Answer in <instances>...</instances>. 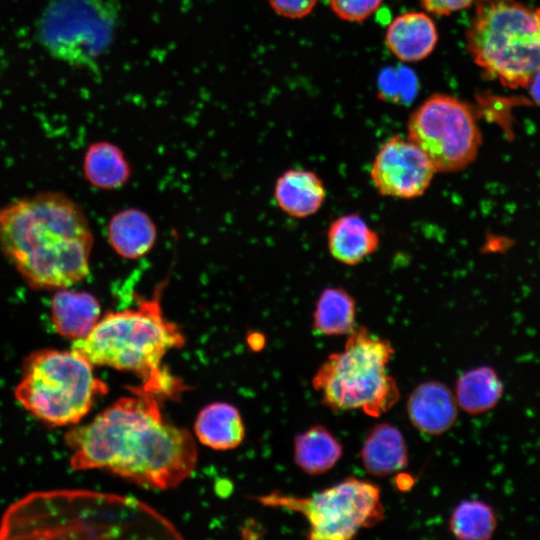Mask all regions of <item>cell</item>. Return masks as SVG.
<instances>
[{
    "instance_id": "obj_1",
    "label": "cell",
    "mask_w": 540,
    "mask_h": 540,
    "mask_svg": "<svg viewBox=\"0 0 540 540\" xmlns=\"http://www.w3.org/2000/svg\"><path fill=\"white\" fill-rule=\"evenodd\" d=\"M135 394L66 433L71 467L106 469L145 488H173L196 465L195 441L186 429L166 421L156 397Z\"/></svg>"
},
{
    "instance_id": "obj_2",
    "label": "cell",
    "mask_w": 540,
    "mask_h": 540,
    "mask_svg": "<svg viewBox=\"0 0 540 540\" xmlns=\"http://www.w3.org/2000/svg\"><path fill=\"white\" fill-rule=\"evenodd\" d=\"M93 234L81 207L58 191L0 209V249L36 290L70 288L90 273Z\"/></svg>"
},
{
    "instance_id": "obj_3",
    "label": "cell",
    "mask_w": 540,
    "mask_h": 540,
    "mask_svg": "<svg viewBox=\"0 0 540 540\" xmlns=\"http://www.w3.org/2000/svg\"><path fill=\"white\" fill-rule=\"evenodd\" d=\"M164 284L153 297L140 299L137 307L106 314L71 349L92 365L132 372L143 384L135 392L157 397L178 391L177 381L162 367L166 353L184 344L179 327L169 321L161 308Z\"/></svg>"
},
{
    "instance_id": "obj_4",
    "label": "cell",
    "mask_w": 540,
    "mask_h": 540,
    "mask_svg": "<svg viewBox=\"0 0 540 540\" xmlns=\"http://www.w3.org/2000/svg\"><path fill=\"white\" fill-rule=\"evenodd\" d=\"M465 35L474 63L506 88H527L540 70L539 7L518 0H476Z\"/></svg>"
},
{
    "instance_id": "obj_5",
    "label": "cell",
    "mask_w": 540,
    "mask_h": 540,
    "mask_svg": "<svg viewBox=\"0 0 540 540\" xmlns=\"http://www.w3.org/2000/svg\"><path fill=\"white\" fill-rule=\"evenodd\" d=\"M393 352L388 340L355 327L344 350L330 354L312 378L321 402L335 412L360 409L372 417L388 411L400 396L387 372Z\"/></svg>"
},
{
    "instance_id": "obj_6",
    "label": "cell",
    "mask_w": 540,
    "mask_h": 540,
    "mask_svg": "<svg viewBox=\"0 0 540 540\" xmlns=\"http://www.w3.org/2000/svg\"><path fill=\"white\" fill-rule=\"evenodd\" d=\"M107 390L80 353L42 349L24 360L15 397L37 418L62 426L79 422Z\"/></svg>"
},
{
    "instance_id": "obj_7",
    "label": "cell",
    "mask_w": 540,
    "mask_h": 540,
    "mask_svg": "<svg viewBox=\"0 0 540 540\" xmlns=\"http://www.w3.org/2000/svg\"><path fill=\"white\" fill-rule=\"evenodd\" d=\"M259 501L304 515L309 523L308 538L313 540H348L384 518L379 488L354 477L311 496L272 493Z\"/></svg>"
},
{
    "instance_id": "obj_8",
    "label": "cell",
    "mask_w": 540,
    "mask_h": 540,
    "mask_svg": "<svg viewBox=\"0 0 540 540\" xmlns=\"http://www.w3.org/2000/svg\"><path fill=\"white\" fill-rule=\"evenodd\" d=\"M407 138L428 157L436 172L452 173L476 159L482 134L472 107L459 98L435 93L410 114Z\"/></svg>"
},
{
    "instance_id": "obj_9",
    "label": "cell",
    "mask_w": 540,
    "mask_h": 540,
    "mask_svg": "<svg viewBox=\"0 0 540 540\" xmlns=\"http://www.w3.org/2000/svg\"><path fill=\"white\" fill-rule=\"evenodd\" d=\"M118 18L114 0H52L40 17L37 36L56 59L88 66L110 46Z\"/></svg>"
},
{
    "instance_id": "obj_10",
    "label": "cell",
    "mask_w": 540,
    "mask_h": 540,
    "mask_svg": "<svg viewBox=\"0 0 540 540\" xmlns=\"http://www.w3.org/2000/svg\"><path fill=\"white\" fill-rule=\"evenodd\" d=\"M435 173L431 161L418 146L408 138L395 135L378 150L370 178L382 196L413 199L426 192Z\"/></svg>"
},
{
    "instance_id": "obj_11",
    "label": "cell",
    "mask_w": 540,
    "mask_h": 540,
    "mask_svg": "<svg viewBox=\"0 0 540 540\" xmlns=\"http://www.w3.org/2000/svg\"><path fill=\"white\" fill-rule=\"evenodd\" d=\"M438 38L437 26L430 15L417 11L396 16L385 33L388 50L407 63L426 59L434 51Z\"/></svg>"
},
{
    "instance_id": "obj_12",
    "label": "cell",
    "mask_w": 540,
    "mask_h": 540,
    "mask_svg": "<svg viewBox=\"0 0 540 540\" xmlns=\"http://www.w3.org/2000/svg\"><path fill=\"white\" fill-rule=\"evenodd\" d=\"M457 401L451 390L441 382L425 381L411 392L407 413L419 431L440 435L449 430L458 416Z\"/></svg>"
},
{
    "instance_id": "obj_13",
    "label": "cell",
    "mask_w": 540,
    "mask_h": 540,
    "mask_svg": "<svg viewBox=\"0 0 540 540\" xmlns=\"http://www.w3.org/2000/svg\"><path fill=\"white\" fill-rule=\"evenodd\" d=\"M325 197L322 179L310 170L289 169L280 175L274 186V199L278 207L295 218H306L317 213Z\"/></svg>"
},
{
    "instance_id": "obj_14",
    "label": "cell",
    "mask_w": 540,
    "mask_h": 540,
    "mask_svg": "<svg viewBox=\"0 0 540 540\" xmlns=\"http://www.w3.org/2000/svg\"><path fill=\"white\" fill-rule=\"evenodd\" d=\"M97 298L86 291L62 288L51 299V319L60 335L77 340L85 337L100 319Z\"/></svg>"
},
{
    "instance_id": "obj_15",
    "label": "cell",
    "mask_w": 540,
    "mask_h": 540,
    "mask_svg": "<svg viewBox=\"0 0 540 540\" xmlns=\"http://www.w3.org/2000/svg\"><path fill=\"white\" fill-rule=\"evenodd\" d=\"M379 243L377 232L355 213L338 217L328 228V250L345 265L359 264L378 249Z\"/></svg>"
},
{
    "instance_id": "obj_16",
    "label": "cell",
    "mask_w": 540,
    "mask_h": 540,
    "mask_svg": "<svg viewBox=\"0 0 540 540\" xmlns=\"http://www.w3.org/2000/svg\"><path fill=\"white\" fill-rule=\"evenodd\" d=\"M112 249L122 258L135 260L154 246L157 229L150 216L139 209L128 208L114 214L107 226Z\"/></svg>"
},
{
    "instance_id": "obj_17",
    "label": "cell",
    "mask_w": 540,
    "mask_h": 540,
    "mask_svg": "<svg viewBox=\"0 0 540 540\" xmlns=\"http://www.w3.org/2000/svg\"><path fill=\"white\" fill-rule=\"evenodd\" d=\"M365 470L386 477L404 469L408 452L401 431L389 423H379L368 433L360 451Z\"/></svg>"
},
{
    "instance_id": "obj_18",
    "label": "cell",
    "mask_w": 540,
    "mask_h": 540,
    "mask_svg": "<svg viewBox=\"0 0 540 540\" xmlns=\"http://www.w3.org/2000/svg\"><path fill=\"white\" fill-rule=\"evenodd\" d=\"M194 427L198 440L216 450L235 448L245 435L239 411L233 405L223 402L204 407Z\"/></svg>"
},
{
    "instance_id": "obj_19",
    "label": "cell",
    "mask_w": 540,
    "mask_h": 540,
    "mask_svg": "<svg viewBox=\"0 0 540 540\" xmlns=\"http://www.w3.org/2000/svg\"><path fill=\"white\" fill-rule=\"evenodd\" d=\"M85 179L94 187L112 190L122 187L131 174L122 150L108 141L92 143L83 160Z\"/></svg>"
},
{
    "instance_id": "obj_20",
    "label": "cell",
    "mask_w": 540,
    "mask_h": 540,
    "mask_svg": "<svg viewBox=\"0 0 540 540\" xmlns=\"http://www.w3.org/2000/svg\"><path fill=\"white\" fill-rule=\"evenodd\" d=\"M342 452L341 443L322 425L312 426L295 438V462L310 475L323 474L332 469Z\"/></svg>"
},
{
    "instance_id": "obj_21",
    "label": "cell",
    "mask_w": 540,
    "mask_h": 540,
    "mask_svg": "<svg viewBox=\"0 0 540 540\" xmlns=\"http://www.w3.org/2000/svg\"><path fill=\"white\" fill-rule=\"evenodd\" d=\"M503 390L497 372L489 366H479L460 375L456 383L455 398L462 410L477 415L495 407Z\"/></svg>"
},
{
    "instance_id": "obj_22",
    "label": "cell",
    "mask_w": 540,
    "mask_h": 540,
    "mask_svg": "<svg viewBox=\"0 0 540 540\" xmlns=\"http://www.w3.org/2000/svg\"><path fill=\"white\" fill-rule=\"evenodd\" d=\"M356 301L345 289L329 287L317 299L313 329L320 335H348L355 329Z\"/></svg>"
},
{
    "instance_id": "obj_23",
    "label": "cell",
    "mask_w": 540,
    "mask_h": 540,
    "mask_svg": "<svg viewBox=\"0 0 540 540\" xmlns=\"http://www.w3.org/2000/svg\"><path fill=\"white\" fill-rule=\"evenodd\" d=\"M497 526L493 509L481 500H464L453 510L449 528L453 535L465 540H487Z\"/></svg>"
},
{
    "instance_id": "obj_24",
    "label": "cell",
    "mask_w": 540,
    "mask_h": 540,
    "mask_svg": "<svg viewBox=\"0 0 540 540\" xmlns=\"http://www.w3.org/2000/svg\"><path fill=\"white\" fill-rule=\"evenodd\" d=\"M383 0H328L332 12L347 22H362L371 17Z\"/></svg>"
},
{
    "instance_id": "obj_25",
    "label": "cell",
    "mask_w": 540,
    "mask_h": 540,
    "mask_svg": "<svg viewBox=\"0 0 540 540\" xmlns=\"http://www.w3.org/2000/svg\"><path fill=\"white\" fill-rule=\"evenodd\" d=\"M273 11L289 19H301L309 15L318 0H268Z\"/></svg>"
},
{
    "instance_id": "obj_26",
    "label": "cell",
    "mask_w": 540,
    "mask_h": 540,
    "mask_svg": "<svg viewBox=\"0 0 540 540\" xmlns=\"http://www.w3.org/2000/svg\"><path fill=\"white\" fill-rule=\"evenodd\" d=\"M476 0H421L423 9L435 16H449L474 5Z\"/></svg>"
},
{
    "instance_id": "obj_27",
    "label": "cell",
    "mask_w": 540,
    "mask_h": 540,
    "mask_svg": "<svg viewBox=\"0 0 540 540\" xmlns=\"http://www.w3.org/2000/svg\"><path fill=\"white\" fill-rule=\"evenodd\" d=\"M527 88L531 99L540 106V70L534 74Z\"/></svg>"
},
{
    "instance_id": "obj_28",
    "label": "cell",
    "mask_w": 540,
    "mask_h": 540,
    "mask_svg": "<svg viewBox=\"0 0 540 540\" xmlns=\"http://www.w3.org/2000/svg\"><path fill=\"white\" fill-rule=\"evenodd\" d=\"M413 484L412 478L408 475L401 474L397 477V486L399 489L405 490Z\"/></svg>"
}]
</instances>
